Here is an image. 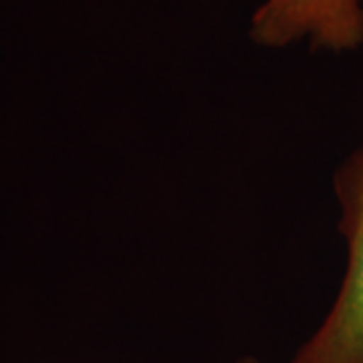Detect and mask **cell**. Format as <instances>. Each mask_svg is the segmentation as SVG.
Wrapping results in <instances>:
<instances>
[{
  "label": "cell",
  "instance_id": "1",
  "mask_svg": "<svg viewBox=\"0 0 363 363\" xmlns=\"http://www.w3.org/2000/svg\"><path fill=\"white\" fill-rule=\"evenodd\" d=\"M333 192L347 247L345 274L321 325L286 363H363V145L339 164Z\"/></svg>",
  "mask_w": 363,
  "mask_h": 363
},
{
  "label": "cell",
  "instance_id": "2",
  "mask_svg": "<svg viewBox=\"0 0 363 363\" xmlns=\"http://www.w3.org/2000/svg\"><path fill=\"white\" fill-rule=\"evenodd\" d=\"M250 37L271 49L307 39L313 49L353 51L363 45V6L359 0H264L252 14Z\"/></svg>",
  "mask_w": 363,
  "mask_h": 363
},
{
  "label": "cell",
  "instance_id": "3",
  "mask_svg": "<svg viewBox=\"0 0 363 363\" xmlns=\"http://www.w3.org/2000/svg\"><path fill=\"white\" fill-rule=\"evenodd\" d=\"M234 363H262L259 357H255V355H240L238 359Z\"/></svg>",
  "mask_w": 363,
  "mask_h": 363
}]
</instances>
